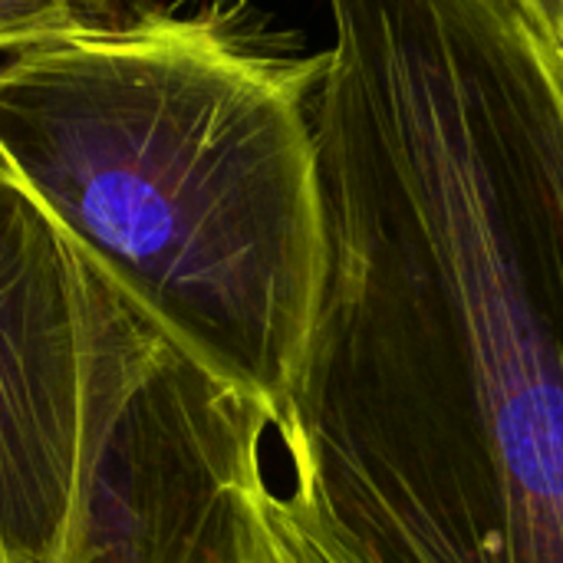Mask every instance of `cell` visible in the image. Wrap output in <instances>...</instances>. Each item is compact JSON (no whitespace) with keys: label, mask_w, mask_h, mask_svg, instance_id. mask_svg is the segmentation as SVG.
I'll use <instances>...</instances> for the list:
<instances>
[{"label":"cell","mask_w":563,"mask_h":563,"mask_svg":"<svg viewBox=\"0 0 563 563\" xmlns=\"http://www.w3.org/2000/svg\"><path fill=\"white\" fill-rule=\"evenodd\" d=\"M327 10L290 492L363 563H563L561 76L508 0Z\"/></svg>","instance_id":"6da1fadb"},{"label":"cell","mask_w":563,"mask_h":563,"mask_svg":"<svg viewBox=\"0 0 563 563\" xmlns=\"http://www.w3.org/2000/svg\"><path fill=\"white\" fill-rule=\"evenodd\" d=\"M267 432L261 399L158 330L99 432L69 563H264Z\"/></svg>","instance_id":"277c9868"},{"label":"cell","mask_w":563,"mask_h":563,"mask_svg":"<svg viewBox=\"0 0 563 563\" xmlns=\"http://www.w3.org/2000/svg\"><path fill=\"white\" fill-rule=\"evenodd\" d=\"M112 23V0H0V53Z\"/></svg>","instance_id":"8992f818"},{"label":"cell","mask_w":563,"mask_h":563,"mask_svg":"<svg viewBox=\"0 0 563 563\" xmlns=\"http://www.w3.org/2000/svg\"><path fill=\"white\" fill-rule=\"evenodd\" d=\"M327 63L244 40L221 10L82 26L0 63V168L274 429L323 284L310 102Z\"/></svg>","instance_id":"7a4b0ae2"},{"label":"cell","mask_w":563,"mask_h":563,"mask_svg":"<svg viewBox=\"0 0 563 563\" xmlns=\"http://www.w3.org/2000/svg\"><path fill=\"white\" fill-rule=\"evenodd\" d=\"M155 333L0 168V563H69L99 432Z\"/></svg>","instance_id":"3957f363"},{"label":"cell","mask_w":563,"mask_h":563,"mask_svg":"<svg viewBox=\"0 0 563 563\" xmlns=\"http://www.w3.org/2000/svg\"><path fill=\"white\" fill-rule=\"evenodd\" d=\"M254 515L271 563H363L294 492H277L267 475L254 492Z\"/></svg>","instance_id":"5b68a950"},{"label":"cell","mask_w":563,"mask_h":563,"mask_svg":"<svg viewBox=\"0 0 563 563\" xmlns=\"http://www.w3.org/2000/svg\"><path fill=\"white\" fill-rule=\"evenodd\" d=\"M264 563H271V558H267V548H264Z\"/></svg>","instance_id":"ba28073f"},{"label":"cell","mask_w":563,"mask_h":563,"mask_svg":"<svg viewBox=\"0 0 563 563\" xmlns=\"http://www.w3.org/2000/svg\"><path fill=\"white\" fill-rule=\"evenodd\" d=\"M515 13L528 23V30L544 46L551 66L563 82V0H508Z\"/></svg>","instance_id":"52a82bcc"}]
</instances>
